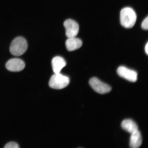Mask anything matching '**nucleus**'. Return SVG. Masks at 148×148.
<instances>
[{"label":"nucleus","instance_id":"f03ea898","mask_svg":"<svg viewBox=\"0 0 148 148\" xmlns=\"http://www.w3.org/2000/svg\"><path fill=\"white\" fill-rule=\"evenodd\" d=\"M27 43L26 40L22 37H18L12 40L10 47V52L14 56L23 55L27 51Z\"/></svg>","mask_w":148,"mask_h":148},{"label":"nucleus","instance_id":"6e6552de","mask_svg":"<svg viewBox=\"0 0 148 148\" xmlns=\"http://www.w3.org/2000/svg\"><path fill=\"white\" fill-rule=\"evenodd\" d=\"M82 45V42L80 39L75 37L68 38L66 42V49L69 51H73L79 49Z\"/></svg>","mask_w":148,"mask_h":148},{"label":"nucleus","instance_id":"4468645a","mask_svg":"<svg viewBox=\"0 0 148 148\" xmlns=\"http://www.w3.org/2000/svg\"><path fill=\"white\" fill-rule=\"evenodd\" d=\"M145 51L147 55H148V43L147 42L145 46Z\"/></svg>","mask_w":148,"mask_h":148},{"label":"nucleus","instance_id":"7ed1b4c3","mask_svg":"<svg viewBox=\"0 0 148 148\" xmlns=\"http://www.w3.org/2000/svg\"><path fill=\"white\" fill-rule=\"evenodd\" d=\"M70 82L69 77L60 73H55L50 79L49 85L51 88L60 90L68 86Z\"/></svg>","mask_w":148,"mask_h":148},{"label":"nucleus","instance_id":"9d476101","mask_svg":"<svg viewBox=\"0 0 148 148\" xmlns=\"http://www.w3.org/2000/svg\"><path fill=\"white\" fill-rule=\"evenodd\" d=\"M121 126L122 128L131 134L138 130V126L136 123L130 119L123 120Z\"/></svg>","mask_w":148,"mask_h":148},{"label":"nucleus","instance_id":"20e7f679","mask_svg":"<svg viewBox=\"0 0 148 148\" xmlns=\"http://www.w3.org/2000/svg\"><path fill=\"white\" fill-rule=\"evenodd\" d=\"M90 86L98 93L105 94L111 91L112 88L108 85L101 82L97 77H92L89 82Z\"/></svg>","mask_w":148,"mask_h":148},{"label":"nucleus","instance_id":"9b49d317","mask_svg":"<svg viewBox=\"0 0 148 148\" xmlns=\"http://www.w3.org/2000/svg\"><path fill=\"white\" fill-rule=\"evenodd\" d=\"M130 146L131 148H138L142 145V138L140 131L138 130L131 134Z\"/></svg>","mask_w":148,"mask_h":148},{"label":"nucleus","instance_id":"1a4fd4ad","mask_svg":"<svg viewBox=\"0 0 148 148\" xmlns=\"http://www.w3.org/2000/svg\"><path fill=\"white\" fill-rule=\"evenodd\" d=\"M52 66L55 73H60L61 70L66 66V62L64 59L60 56H56L52 60Z\"/></svg>","mask_w":148,"mask_h":148},{"label":"nucleus","instance_id":"ddd939ff","mask_svg":"<svg viewBox=\"0 0 148 148\" xmlns=\"http://www.w3.org/2000/svg\"><path fill=\"white\" fill-rule=\"evenodd\" d=\"M141 27L142 29L145 30H147L148 29V16L142 22Z\"/></svg>","mask_w":148,"mask_h":148},{"label":"nucleus","instance_id":"f257e3e1","mask_svg":"<svg viewBox=\"0 0 148 148\" xmlns=\"http://www.w3.org/2000/svg\"><path fill=\"white\" fill-rule=\"evenodd\" d=\"M136 18V12L130 7H125L122 9L120 12V23L126 28H131L134 27Z\"/></svg>","mask_w":148,"mask_h":148},{"label":"nucleus","instance_id":"0eeeda50","mask_svg":"<svg viewBox=\"0 0 148 148\" xmlns=\"http://www.w3.org/2000/svg\"><path fill=\"white\" fill-rule=\"evenodd\" d=\"M5 67L9 71L19 72L25 67V63L19 58H12L9 60L5 64Z\"/></svg>","mask_w":148,"mask_h":148},{"label":"nucleus","instance_id":"f8f14e48","mask_svg":"<svg viewBox=\"0 0 148 148\" xmlns=\"http://www.w3.org/2000/svg\"><path fill=\"white\" fill-rule=\"evenodd\" d=\"M19 146L17 143L15 142H10L7 144L5 146V148H18Z\"/></svg>","mask_w":148,"mask_h":148},{"label":"nucleus","instance_id":"423d86ee","mask_svg":"<svg viewBox=\"0 0 148 148\" xmlns=\"http://www.w3.org/2000/svg\"><path fill=\"white\" fill-rule=\"evenodd\" d=\"M117 73L120 77L130 82H135L137 80L138 74L136 72L125 66H119L118 68Z\"/></svg>","mask_w":148,"mask_h":148},{"label":"nucleus","instance_id":"39448f33","mask_svg":"<svg viewBox=\"0 0 148 148\" xmlns=\"http://www.w3.org/2000/svg\"><path fill=\"white\" fill-rule=\"evenodd\" d=\"M66 30V36L68 38L75 37L78 34L79 31L78 24L74 20L68 19L64 24Z\"/></svg>","mask_w":148,"mask_h":148}]
</instances>
